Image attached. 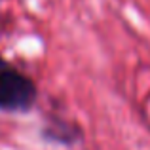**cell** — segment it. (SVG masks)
<instances>
[{
  "label": "cell",
  "instance_id": "cell-2",
  "mask_svg": "<svg viewBox=\"0 0 150 150\" xmlns=\"http://www.w3.org/2000/svg\"><path fill=\"white\" fill-rule=\"evenodd\" d=\"M4 67H6V63H4V59H2V57H0V70H2V69H4Z\"/></svg>",
  "mask_w": 150,
  "mask_h": 150
},
{
  "label": "cell",
  "instance_id": "cell-1",
  "mask_svg": "<svg viewBox=\"0 0 150 150\" xmlns=\"http://www.w3.org/2000/svg\"><path fill=\"white\" fill-rule=\"evenodd\" d=\"M36 84L23 72L10 67L0 70V110L25 112L36 101Z\"/></svg>",
  "mask_w": 150,
  "mask_h": 150
}]
</instances>
